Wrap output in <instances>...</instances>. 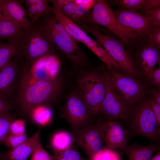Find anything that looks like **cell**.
<instances>
[{
  "instance_id": "obj_4",
  "label": "cell",
  "mask_w": 160,
  "mask_h": 160,
  "mask_svg": "<svg viewBox=\"0 0 160 160\" xmlns=\"http://www.w3.org/2000/svg\"><path fill=\"white\" fill-rule=\"evenodd\" d=\"M55 48L45 30L38 22L27 31L23 47L20 53L25 66L29 68L32 64L43 56L56 55Z\"/></svg>"
},
{
  "instance_id": "obj_26",
  "label": "cell",
  "mask_w": 160,
  "mask_h": 160,
  "mask_svg": "<svg viewBox=\"0 0 160 160\" xmlns=\"http://www.w3.org/2000/svg\"><path fill=\"white\" fill-rule=\"evenodd\" d=\"M90 160H121L119 154L114 149L105 147L94 155Z\"/></svg>"
},
{
  "instance_id": "obj_6",
  "label": "cell",
  "mask_w": 160,
  "mask_h": 160,
  "mask_svg": "<svg viewBox=\"0 0 160 160\" xmlns=\"http://www.w3.org/2000/svg\"><path fill=\"white\" fill-rule=\"evenodd\" d=\"M77 88L78 94L92 113L98 114L105 92L101 72H92L84 75L79 80Z\"/></svg>"
},
{
  "instance_id": "obj_21",
  "label": "cell",
  "mask_w": 160,
  "mask_h": 160,
  "mask_svg": "<svg viewBox=\"0 0 160 160\" xmlns=\"http://www.w3.org/2000/svg\"><path fill=\"white\" fill-rule=\"evenodd\" d=\"M120 150L127 155L128 160H150L153 154L160 150V146L154 143L127 144Z\"/></svg>"
},
{
  "instance_id": "obj_17",
  "label": "cell",
  "mask_w": 160,
  "mask_h": 160,
  "mask_svg": "<svg viewBox=\"0 0 160 160\" xmlns=\"http://www.w3.org/2000/svg\"><path fill=\"white\" fill-rule=\"evenodd\" d=\"M60 67V62L56 55H50L36 60L31 65L29 71L36 79L51 80L56 79Z\"/></svg>"
},
{
  "instance_id": "obj_29",
  "label": "cell",
  "mask_w": 160,
  "mask_h": 160,
  "mask_svg": "<svg viewBox=\"0 0 160 160\" xmlns=\"http://www.w3.org/2000/svg\"><path fill=\"white\" fill-rule=\"evenodd\" d=\"M31 160H53L51 155L43 147L41 141L35 148L31 155Z\"/></svg>"
},
{
  "instance_id": "obj_40",
  "label": "cell",
  "mask_w": 160,
  "mask_h": 160,
  "mask_svg": "<svg viewBox=\"0 0 160 160\" xmlns=\"http://www.w3.org/2000/svg\"><path fill=\"white\" fill-rule=\"evenodd\" d=\"M75 1L76 3L83 5L89 10L93 8L96 2V0H95Z\"/></svg>"
},
{
  "instance_id": "obj_23",
  "label": "cell",
  "mask_w": 160,
  "mask_h": 160,
  "mask_svg": "<svg viewBox=\"0 0 160 160\" xmlns=\"http://www.w3.org/2000/svg\"><path fill=\"white\" fill-rule=\"evenodd\" d=\"M74 142L71 133L65 131H59L52 136L50 141V146L54 154L72 148Z\"/></svg>"
},
{
  "instance_id": "obj_15",
  "label": "cell",
  "mask_w": 160,
  "mask_h": 160,
  "mask_svg": "<svg viewBox=\"0 0 160 160\" xmlns=\"http://www.w3.org/2000/svg\"><path fill=\"white\" fill-rule=\"evenodd\" d=\"M72 134L75 142L83 150L89 160L105 147L97 123Z\"/></svg>"
},
{
  "instance_id": "obj_20",
  "label": "cell",
  "mask_w": 160,
  "mask_h": 160,
  "mask_svg": "<svg viewBox=\"0 0 160 160\" xmlns=\"http://www.w3.org/2000/svg\"><path fill=\"white\" fill-rule=\"evenodd\" d=\"M27 31L11 18L1 13L0 18V41L25 39Z\"/></svg>"
},
{
  "instance_id": "obj_11",
  "label": "cell",
  "mask_w": 160,
  "mask_h": 160,
  "mask_svg": "<svg viewBox=\"0 0 160 160\" xmlns=\"http://www.w3.org/2000/svg\"><path fill=\"white\" fill-rule=\"evenodd\" d=\"M99 68L103 76L105 86V95L100 112L103 113L108 120L120 119L125 122L128 116L130 108L113 88L104 65H100Z\"/></svg>"
},
{
  "instance_id": "obj_28",
  "label": "cell",
  "mask_w": 160,
  "mask_h": 160,
  "mask_svg": "<svg viewBox=\"0 0 160 160\" xmlns=\"http://www.w3.org/2000/svg\"><path fill=\"white\" fill-rule=\"evenodd\" d=\"M28 138L26 133L20 135H14L9 134L6 137L2 143L11 149L20 144Z\"/></svg>"
},
{
  "instance_id": "obj_44",
  "label": "cell",
  "mask_w": 160,
  "mask_h": 160,
  "mask_svg": "<svg viewBox=\"0 0 160 160\" xmlns=\"http://www.w3.org/2000/svg\"><path fill=\"white\" fill-rule=\"evenodd\" d=\"M0 160H4L0 152Z\"/></svg>"
},
{
  "instance_id": "obj_32",
  "label": "cell",
  "mask_w": 160,
  "mask_h": 160,
  "mask_svg": "<svg viewBox=\"0 0 160 160\" xmlns=\"http://www.w3.org/2000/svg\"><path fill=\"white\" fill-rule=\"evenodd\" d=\"M49 0H38L36 7L38 18L43 17L52 12V8L49 5Z\"/></svg>"
},
{
  "instance_id": "obj_38",
  "label": "cell",
  "mask_w": 160,
  "mask_h": 160,
  "mask_svg": "<svg viewBox=\"0 0 160 160\" xmlns=\"http://www.w3.org/2000/svg\"><path fill=\"white\" fill-rule=\"evenodd\" d=\"M146 37L153 43L160 48V26H155Z\"/></svg>"
},
{
  "instance_id": "obj_43",
  "label": "cell",
  "mask_w": 160,
  "mask_h": 160,
  "mask_svg": "<svg viewBox=\"0 0 160 160\" xmlns=\"http://www.w3.org/2000/svg\"><path fill=\"white\" fill-rule=\"evenodd\" d=\"M150 160H160V150L154 156L151 157Z\"/></svg>"
},
{
  "instance_id": "obj_1",
  "label": "cell",
  "mask_w": 160,
  "mask_h": 160,
  "mask_svg": "<svg viewBox=\"0 0 160 160\" xmlns=\"http://www.w3.org/2000/svg\"><path fill=\"white\" fill-rule=\"evenodd\" d=\"M21 72L17 102L23 113L29 115L34 107L47 105L54 100L60 89V83L56 79L48 80L36 79L25 65Z\"/></svg>"
},
{
  "instance_id": "obj_41",
  "label": "cell",
  "mask_w": 160,
  "mask_h": 160,
  "mask_svg": "<svg viewBox=\"0 0 160 160\" xmlns=\"http://www.w3.org/2000/svg\"><path fill=\"white\" fill-rule=\"evenodd\" d=\"M154 101L160 104V89H155L152 91V97Z\"/></svg>"
},
{
  "instance_id": "obj_2",
  "label": "cell",
  "mask_w": 160,
  "mask_h": 160,
  "mask_svg": "<svg viewBox=\"0 0 160 160\" xmlns=\"http://www.w3.org/2000/svg\"><path fill=\"white\" fill-rule=\"evenodd\" d=\"M40 23L51 39L55 48L61 52L75 66L85 62L84 53L76 41L66 31L53 14L43 17Z\"/></svg>"
},
{
  "instance_id": "obj_42",
  "label": "cell",
  "mask_w": 160,
  "mask_h": 160,
  "mask_svg": "<svg viewBox=\"0 0 160 160\" xmlns=\"http://www.w3.org/2000/svg\"><path fill=\"white\" fill-rule=\"evenodd\" d=\"M52 156L53 160H65L60 153L54 154Z\"/></svg>"
},
{
  "instance_id": "obj_39",
  "label": "cell",
  "mask_w": 160,
  "mask_h": 160,
  "mask_svg": "<svg viewBox=\"0 0 160 160\" xmlns=\"http://www.w3.org/2000/svg\"><path fill=\"white\" fill-rule=\"evenodd\" d=\"M27 8V15L32 24L37 23L39 19L37 17L36 4H25Z\"/></svg>"
},
{
  "instance_id": "obj_25",
  "label": "cell",
  "mask_w": 160,
  "mask_h": 160,
  "mask_svg": "<svg viewBox=\"0 0 160 160\" xmlns=\"http://www.w3.org/2000/svg\"><path fill=\"white\" fill-rule=\"evenodd\" d=\"M119 7L140 12L147 9L148 0H113L109 1Z\"/></svg>"
},
{
  "instance_id": "obj_19",
  "label": "cell",
  "mask_w": 160,
  "mask_h": 160,
  "mask_svg": "<svg viewBox=\"0 0 160 160\" xmlns=\"http://www.w3.org/2000/svg\"><path fill=\"white\" fill-rule=\"evenodd\" d=\"M1 13L11 18L20 24L26 31L32 24L27 12L20 2L15 0H0Z\"/></svg>"
},
{
  "instance_id": "obj_18",
  "label": "cell",
  "mask_w": 160,
  "mask_h": 160,
  "mask_svg": "<svg viewBox=\"0 0 160 160\" xmlns=\"http://www.w3.org/2000/svg\"><path fill=\"white\" fill-rule=\"evenodd\" d=\"M41 128L31 137L17 146L5 152H0L4 160H27L40 141Z\"/></svg>"
},
{
  "instance_id": "obj_35",
  "label": "cell",
  "mask_w": 160,
  "mask_h": 160,
  "mask_svg": "<svg viewBox=\"0 0 160 160\" xmlns=\"http://www.w3.org/2000/svg\"><path fill=\"white\" fill-rule=\"evenodd\" d=\"M140 13L149 19L154 25L160 26V8L148 12Z\"/></svg>"
},
{
  "instance_id": "obj_5",
  "label": "cell",
  "mask_w": 160,
  "mask_h": 160,
  "mask_svg": "<svg viewBox=\"0 0 160 160\" xmlns=\"http://www.w3.org/2000/svg\"><path fill=\"white\" fill-rule=\"evenodd\" d=\"M125 122L133 135L143 136L153 141L159 140L155 119L147 99H142L130 108Z\"/></svg>"
},
{
  "instance_id": "obj_12",
  "label": "cell",
  "mask_w": 160,
  "mask_h": 160,
  "mask_svg": "<svg viewBox=\"0 0 160 160\" xmlns=\"http://www.w3.org/2000/svg\"><path fill=\"white\" fill-rule=\"evenodd\" d=\"M64 118L73 133L89 126L93 115L78 95L72 93L68 98L64 109Z\"/></svg>"
},
{
  "instance_id": "obj_33",
  "label": "cell",
  "mask_w": 160,
  "mask_h": 160,
  "mask_svg": "<svg viewBox=\"0 0 160 160\" xmlns=\"http://www.w3.org/2000/svg\"><path fill=\"white\" fill-rule=\"evenodd\" d=\"M14 106L10 97L4 95L0 94V116L9 113L14 108Z\"/></svg>"
},
{
  "instance_id": "obj_30",
  "label": "cell",
  "mask_w": 160,
  "mask_h": 160,
  "mask_svg": "<svg viewBox=\"0 0 160 160\" xmlns=\"http://www.w3.org/2000/svg\"><path fill=\"white\" fill-rule=\"evenodd\" d=\"M25 122L23 119L13 120L9 128V134L20 135L25 133Z\"/></svg>"
},
{
  "instance_id": "obj_22",
  "label": "cell",
  "mask_w": 160,
  "mask_h": 160,
  "mask_svg": "<svg viewBox=\"0 0 160 160\" xmlns=\"http://www.w3.org/2000/svg\"><path fill=\"white\" fill-rule=\"evenodd\" d=\"M25 41V39L4 42L0 41V69L21 52Z\"/></svg>"
},
{
  "instance_id": "obj_14",
  "label": "cell",
  "mask_w": 160,
  "mask_h": 160,
  "mask_svg": "<svg viewBox=\"0 0 160 160\" xmlns=\"http://www.w3.org/2000/svg\"><path fill=\"white\" fill-rule=\"evenodd\" d=\"M105 147L121 149L127 144L129 131L116 120L98 121L97 123Z\"/></svg>"
},
{
  "instance_id": "obj_8",
  "label": "cell",
  "mask_w": 160,
  "mask_h": 160,
  "mask_svg": "<svg viewBox=\"0 0 160 160\" xmlns=\"http://www.w3.org/2000/svg\"><path fill=\"white\" fill-rule=\"evenodd\" d=\"M82 22L84 24L100 25L106 28L120 38L127 49L130 47L126 33L106 1L96 0L92 11Z\"/></svg>"
},
{
  "instance_id": "obj_7",
  "label": "cell",
  "mask_w": 160,
  "mask_h": 160,
  "mask_svg": "<svg viewBox=\"0 0 160 160\" xmlns=\"http://www.w3.org/2000/svg\"><path fill=\"white\" fill-rule=\"evenodd\" d=\"M107 69L106 72L111 85L130 108L141 100L147 93V89L138 78L119 70Z\"/></svg>"
},
{
  "instance_id": "obj_27",
  "label": "cell",
  "mask_w": 160,
  "mask_h": 160,
  "mask_svg": "<svg viewBox=\"0 0 160 160\" xmlns=\"http://www.w3.org/2000/svg\"><path fill=\"white\" fill-rule=\"evenodd\" d=\"M14 118L9 113L0 116V143H2L6 137L9 134V128Z\"/></svg>"
},
{
  "instance_id": "obj_45",
  "label": "cell",
  "mask_w": 160,
  "mask_h": 160,
  "mask_svg": "<svg viewBox=\"0 0 160 160\" xmlns=\"http://www.w3.org/2000/svg\"><path fill=\"white\" fill-rule=\"evenodd\" d=\"M1 13H1V9H0V17H1Z\"/></svg>"
},
{
  "instance_id": "obj_13",
  "label": "cell",
  "mask_w": 160,
  "mask_h": 160,
  "mask_svg": "<svg viewBox=\"0 0 160 160\" xmlns=\"http://www.w3.org/2000/svg\"><path fill=\"white\" fill-rule=\"evenodd\" d=\"M52 12L58 21L75 40L83 43L99 58L105 55V49L72 20L64 16L60 9L52 8Z\"/></svg>"
},
{
  "instance_id": "obj_9",
  "label": "cell",
  "mask_w": 160,
  "mask_h": 160,
  "mask_svg": "<svg viewBox=\"0 0 160 160\" xmlns=\"http://www.w3.org/2000/svg\"><path fill=\"white\" fill-rule=\"evenodd\" d=\"M113 10L128 37L130 48L137 41L147 37L156 26L148 17L137 12L120 7Z\"/></svg>"
},
{
  "instance_id": "obj_24",
  "label": "cell",
  "mask_w": 160,
  "mask_h": 160,
  "mask_svg": "<svg viewBox=\"0 0 160 160\" xmlns=\"http://www.w3.org/2000/svg\"><path fill=\"white\" fill-rule=\"evenodd\" d=\"M29 115L33 121L40 126L48 125L51 122L53 116L51 109L46 105H39L34 107Z\"/></svg>"
},
{
  "instance_id": "obj_10",
  "label": "cell",
  "mask_w": 160,
  "mask_h": 160,
  "mask_svg": "<svg viewBox=\"0 0 160 160\" xmlns=\"http://www.w3.org/2000/svg\"><path fill=\"white\" fill-rule=\"evenodd\" d=\"M128 51L132 54L137 70L147 79L156 65L160 66V48L146 37L136 41Z\"/></svg>"
},
{
  "instance_id": "obj_3",
  "label": "cell",
  "mask_w": 160,
  "mask_h": 160,
  "mask_svg": "<svg viewBox=\"0 0 160 160\" xmlns=\"http://www.w3.org/2000/svg\"><path fill=\"white\" fill-rule=\"evenodd\" d=\"M81 27L85 32L93 35L107 51L118 65L120 71L137 78L142 76L136 68L132 54L120 39L103 33L97 25L82 24Z\"/></svg>"
},
{
  "instance_id": "obj_34",
  "label": "cell",
  "mask_w": 160,
  "mask_h": 160,
  "mask_svg": "<svg viewBox=\"0 0 160 160\" xmlns=\"http://www.w3.org/2000/svg\"><path fill=\"white\" fill-rule=\"evenodd\" d=\"M77 4L74 0L70 1L63 5L60 10L62 13L68 18L71 19L75 13Z\"/></svg>"
},
{
  "instance_id": "obj_37",
  "label": "cell",
  "mask_w": 160,
  "mask_h": 160,
  "mask_svg": "<svg viewBox=\"0 0 160 160\" xmlns=\"http://www.w3.org/2000/svg\"><path fill=\"white\" fill-rule=\"evenodd\" d=\"M147 80L157 89H160V67L155 68L149 75Z\"/></svg>"
},
{
  "instance_id": "obj_16",
  "label": "cell",
  "mask_w": 160,
  "mask_h": 160,
  "mask_svg": "<svg viewBox=\"0 0 160 160\" xmlns=\"http://www.w3.org/2000/svg\"><path fill=\"white\" fill-rule=\"evenodd\" d=\"M25 65L24 60L20 52L0 69V94L10 97L18 73Z\"/></svg>"
},
{
  "instance_id": "obj_31",
  "label": "cell",
  "mask_w": 160,
  "mask_h": 160,
  "mask_svg": "<svg viewBox=\"0 0 160 160\" xmlns=\"http://www.w3.org/2000/svg\"><path fill=\"white\" fill-rule=\"evenodd\" d=\"M148 103L153 113L156 121V130L158 137L160 136V104L154 101L151 98L147 99Z\"/></svg>"
},
{
  "instance_id": "obj_36",
  "label": "cell",
  "mask_w": 160,
  "mask_h": 160,
  "mask_svg": "<svg viewBox=\"0 0 160 160\" xmlns=\"http://www.w3.org/2000/svg\"><path fill=\"white\" fill-rule=\"evenodd\" d=\"M60 153L65 160H86L72 147Z\"/></svg>"
}]
</instances>
